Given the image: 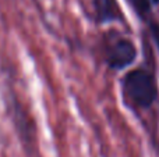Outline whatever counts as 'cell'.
Here are the masks:
<instances>
[{
	"instance_id": "6da1fadb",
	"label": "cell",
	"mask_w": 159,
	"mask_h": 157,
	"mask_svg": "<svg viewBox=\"0 0 159 157\" xmlns=\"http://www.w3.org/2000/svg\"><path fill=\"white\" fill-rule=\"evenodd\" d=\"M123 89L133 104L140 108H149L158 97V88L154 75L144 68L130 71L124 77Z\"/></svg>"
},
{
	"instance_id": "277c9868",
	"label": "cell",
	"mask_w": 159,
	"mask_h": 157,
	"mask_svg": "<svg viewBox=\"0 0 159 157\" xmlns=\"http://www.w3.org/2000/svg\"><path fill=\"white\" fill-rule=\"evenodd\" d=\"M133 10L138 14L141 18H147L151 14V2L152 0H127Z\"/></svg>"
},
{
	"instance_id": "7a4b0ae2",
	"label": "cell",
	"mask_w": 159,
	"mask_h": 157,
	"mask_svg": "<svg viewBox=\"0 0 159 157\" xmlns=\"http://www.w3.org/2000/svg\"><path fill=\"white\" fill-rule=\"evenodd\" d=\"M135 57H137V49L134 43L126 38L117 39L107 47L106 60L109 67L113 70H121L131 66Z\"/></svg>"
},
{
	"instance_id": "5b68a950",
	"label": "cell",
	"mask_w": 159,
	"mask_h": 157,
	"mask_svg": "<svg viewBox=\"0 0 159 157\" xmlns=\"http://www.w3.org/2000/svg\"><path fill=\"white\" fill-rule=\"evenodd\" d=\"M152 3H154V4H159V0H152Z\"/></svg>"
},
{
	"instance_id": "3957f363",
	"label": "cell",
	"mask_w": 159,
	"mask_h": 157,
	"mask_svg": "<svg viewBox=\"0 0 159 157\" xmlns=\"http://www.w3.org/2000/svg\"><path fill=\"white\" fill-rule=\"evenodd\" d=\"M93 7L99 22L117 21L121 18V11L116 0H93Z\"/></svg>"
}]
</instances>
